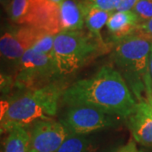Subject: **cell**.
I'll return each instance as SVG.
<instances>
[{
  "instance_id": "18",
  "label": "cell",
  "mask_w": 152,
  "mask_h": 152,
  "mask_svg": "<svg viewBox=\"0 0 152 152\" xmlns=\"http://www.w3.org/2000/svg\"><path fill=\"white\" fill-rule=\"evenodd\" d=\"M140 23L149 20L152 18V0H140L133 9Z\"/></svg>"
},
{
  "instance_id": "14",
  "label": "cell",
  "mask_w": 152,
  "mask_h": 152,
  "mask_svg": "<svg viewBox=\"0 0 152 152\" xmlns=\"http://www.w3.org/2000/svg\"><path fill=\"white\" fill-rule=\"evenodd\" d=\"M87 4L88 7L86 14V26L89 30V32L91 33L99 40L103 41L101 35V31L104 26L107 25L112 13L89 5L88 3Z\"/></svg>"
},
{
  "instance_id": "2",
  "label": "cell",
  "mask_w": 152,
  "mask_h": 152,
  "mask_svg": "<svg viewBox=\"0 0 152 152\" xmlns=\"http://www.w3.org/2000/svg\"><path fill=\"white\" fill-rule=\"evenodd\" d=\"M64 90L58 83H50L41 88L28 90L9 102H2L1 133L26 128L37 121L55 116Z\"/></svg>"
},
{
  "instance_id": "24",
  "label": "cell",
  "mask_w": 152,
  "mask_h": 152,
  "mask_svg": "<svg viewBox=\"0 0 152 152\" xmlns=\"http://www.w3.org/2000/svg\"><path fill=\"white\" fill-rule=\"evenodd\" d=\"M147 102L152 107V93H147Z\"/></svg>"
},
{
  "instance_id": "22",
  "label": "cell",
  "mask_w": 152,
  "mask_h": 152,
  "mask_svg": "<svg viewBox=\"0 0 152 152\" xmlns=\"http://www.w3.org/2000/svg\"><path fill=\"white\" fill-rule=\"evenodd\" d=\"M145 89L147 93H152V46L151 49V53L149 58V64H148V74L145 81Z\"/></svg>"
},
{
  "instance_id": "21",
  "label": "cell",
  "mask_w": 152,
  "mask_h": 152,
  "mask_svg": "<svg viewBox=\"0 0 152 152\" xmlns=\"http://www.w3.org/2000/svg\"><path fill=\"white\" fill-rule=\"evenodd\" d=\"M140 0H118L116 11H132Z\"/></svg>"
},
{
  "instance_id": "1",
  "label": "cell",
  "mask_w": 152,
  "mask_h": 152,
  "mask_svg": "<svg viewBox=\"0 0 152 152\" xmlns=\"http://www.w3.org/2000/svg\"><path fill=\"white\" fill-rule=\"evenodd\" d=\"M61 99L69 107H92L125 118L137 105L122 75L108 65L66 88Z\"/></svg>"
},
{
  "instance_id": "8",
  "label": "cell",
  "mask_w": 152,
  "mask_h": 152,
  "mask_svg": "<svg viewBox=\"0 0 152 152\" xmlns=\"http://www.w3.org/2000/svg\"><path fill=\"white\" fill-rule=\"evenodd\" d=\"M23 26L53 35L59 33V5L53 0H29V8Z\"/></svg>"
},
{
  "instance_id": "11",
  "label": "cell",
  "mask_w": 152,
  "mask_h": 152,
  "mask_svg": "<svg viewBox=\"0 0 152 152\" xmlns=\"http://www.w3.org/2000/svg\"><path fill=\"white\" fill-rule=\"evenodd\" d=\"M58 5L61 31H80L86 23V0H62Z\"/></svg>"
},
{
  "instance_id": "26",
  "label": "cell",
  "mask_w": 152,
  "mask_h": 152,
  "mask_svg": "<svg viewBox=\"0 0 152 152\" xmlns=\"http://www.w3.org/2000/svg\"><path fill=\"white\" fill-rule=\"evenodd\" d=\"M30 152H35V151H31H31Z\"/></svg>"
},
{
  "instance_id": "13",
  "label": "cell",
  "mask_w": 152,
  "mask_h": 152,
  "mask_svg": "<svg viewBox=\"0 0 152 152\" xmlns=\"http://www.w3.org/2000/svg\"><path fill=\"white\" fill-rule=\"evenodd\" d=\"M31 135L26 128H16L9 132L4 152H30Z\"/></svg>"
},
{
  "instance_id": "19",
  "label": "cell",
  "mask_w": 152,
  "mask_h": 152,
  "mask_svg": "<svg viewBox=\"0 0 152 152\" xmlns=\"http://www.w3.org/2000/svg\"><path fill=\"white\" fill-rule=\"evenodd\" d=\"M89 5L100 10L113 13L117 10L118 0H86Z\"/></svg>"
},
{
  "instance_id": "3",
  "label": "cell",
  "mask_w": 152,
  "mask_h": 152,
  "mask_svg": "<svg viewBox=\"0 0 152 152\" xmlns=\"http://www.w3.org/2000/svg\"><path fill=\"white\" fill-rule=\"evenodd\" d=\"M107 44L91 33L80 31H60L55 35L53 57L58 75H66L103 53Z\"/></svg>"
},
{
  "instance_id": "10",
  "label": "cell",
  "mask_w": 152,
  "mask_h": 152,
  "mask_svg": "<svg viewBox=\"0 0 152 152\" xmlns=\"http://www.w3.org/2000/svg\"><path fill=\"white\" fill-rule=\"evenodd\" d=\"M132 136L143 145L152 146V107L148 102H140L126 118Z\"/></svg>"
},
{
  "instance_id": "23",
  "label": "cell",
  "mask_w": 152,
  "mask_h": 152,
  "mask_svg": "<svg viewBox=\"0 0 152 152\" xmlns=\"http://www.w3.org/2000/svg\"><path fill=\"white\" fill-rule=\"evenodd\" d=\"M117 152H140L136 146L135 142L130 140L125 145L122 146Z\"/></svg>"
},
{
  "instance_id": "4",
  "label": "cell",
  "mask_w": 152,
  "mask_h": 152,
  "mask_svg": "<svg viewBox=\"0 0 152 152\" xmlns=\"http://www.w3.org/2000/svg\"><path fill=\"white\" fill-rule=\"evenodd\" d=\"M151 46V40L135 33L118 41L114 48V62L138 85L145 86Z\"/></svg>"
},
{
  "instance_id": "16",
  "label": "cell",
  "mask_w": 152,
  "mask_h": 152,
  "mask_svg": "<svg viewBox=\"0 0 152 152\" xmlns=\"http://www.w3.org/2000/svg\"><path fill=\"white\" fill-rule=\"evenodd\" d=\"M29 8V0H11L9 6L10 20L18 25H24Z\"/></svg>"
},
{
  "instance_id": "5",
  "label": "cell",
  "mask_w": 152,
  "mask_h": 152,
  "mask_svg": "<svg viewBox=\"0 0 152 152\" xmlns=\"http://www.w3.org/2000/svg\"><path fill=\"white\" fill-rule=\"evenodd\" d=\"M55 75L53 53L42 54L30 49L19 60L15 84L20 89H37L50 84Z\"/></svg>"
},
{
  "instance_id": "12",
  "label": "cell",
  "mask_w": 152,
  "mask_h": 152,
  "mask_svg": "<svg viewBox=\"0 0 152 152\" xmlns=\"http://www.w3.org/2000/svg\"><path fill=\"white\" fill-rule=\"evenodd\" d=\"M139 19L133 11H115L112 13L107 27L112 37L119 41L135 34Z\"/></svg>"
},
{
  "instance_id": "25",
  "label": "cell",
  "mask_w": 152,
  "mask_h": 152,
  "mask_svg": "<svg viewBox=\"0 0 152 152\" xmlns=\"http://www.w3.org/2000/svg\"><path fill=\"white\" fill-rule=\"evenodd\" d=\"M53 2H55L56 4H59L60 3H61V1H62V0H53Z\"/></svg>"
},
{
  "instance_id": "9",
  "label": "cell",
  "mask_w": 152,
  "mask_h": 152,
  "mask_svg": "<svg viewBox=\"0 0 152 152\" xmlns=\"http://www.w3.org/2000/svg\"><path fill=\"white\" fill-rule=\"evenodd\" d=\"M46 32L28 26L7 31L0 39L1 54L6 59L19 61L28 50L32 48L34 44Z\"/></svg>"
},
{
  "instance_id": "7",
  "label": "cell",
  "mask_w": 152,
  "mask_h": 152,
  "mask_svg": "<svg viewBox=\"0 0 152 152\" xmlns=\"http://www.w3.org/2000/svg\"><path fill=\"white\" fill-rule=\"evenodd\" d=\"M69 134L64 124L51 119L35 123L30 131L31 150L35 152H57Z\"/></svg>"
},
{
  "instance_id": "6",
  "label": "cell",
  "mask_w": 152,
  "mask_h": 152,
  "mask_svg": "<svg viewBox=\"0 0 152 152\" xmlns=\"http://www.w3.org/2000/svg\"><path fill=\"white\" fill-rule=\"evenodd\" d=\"M111 114L88 106L70 107L63 124L69 134L85 135L113 125Z\"/></svg>"
},
{
  "instance_id": "27",
  "label": "cell",
  "mask_w": 152,
  "mask_h": 152,
  "mask_svg": "<svg viewBox=\"0 0 152 152\" xmlns=\"http://www.w3.org/2000/svg\"><path fill=\"white\" fill-rule=\"evenodd\" d=\"M140 152H141V151H140Z\"/></svg>"
},
{
  "instance_id": "15",
  "label": "cell",
  "mask_w": 152,
  "mask_h": 152,
  "mask_svg": "<svg viewBox=\"0 0 152 152\" xmlns=\"http://www.w3.org/2000/svg\"><path fill=\"white\" fill-rule=\"evenodd\" d=\"M91 140L80 134H69L57 152H95Z\"/></svg>"
},
{
  "instance_id": "17",
  "label": "cell",
  "mask_w": 152,
  "mask_h": 152,
  "mask_svg": "<svg viewBox=\"0 0 152 152\" xmlns=\"http://www.w3.org/2000/svg\"><path fill=\"white\" fill-rule=\"evenodd\" d=\"M55 35L46 33L37 41L32 47V50L42 54H52L54 46Z\"/></svg>"
},
{
  "instance_id": "20",
  "label": "cell",
  "mask_w": 152,
  "mask_h": 152,
  "mask_svg": "<svg viewBox=\"0 0 152 152\" xmlns=\"http://www.w3.org/2000/svg\"><path fill=\"white\" fill-rule=\"evenodd\" d=\"M136 33L152 40V18L149 20L140 23L138 25Z\"/></svg>"
}]
</instances>
